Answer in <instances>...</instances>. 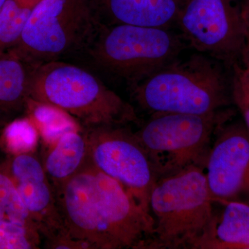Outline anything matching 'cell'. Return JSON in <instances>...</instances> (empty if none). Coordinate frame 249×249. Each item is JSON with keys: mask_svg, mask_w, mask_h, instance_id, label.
Here are the masks:
<instances>
[{"mask_svg": "<svg viewBox=\"0 0 249 249\" xmlns=\"http://www.w3.org/2000/svg\"><path fill=\"white\" fill-rule=\"evenodd\" d=\"M83 131L91 163L120 183L150 214V196L157 178L134 132L127 125L98 126Z\"/></svg>", "mask_w": 249, "mask_h": 249, "instance_id": "9c48e42d", "label": "cell"}, {"mask_svg": "<svg viewBox=\"0 0 249 249\" xmlns=\"http://www.w3.org/2000/svg\"><path fill=\"white\" fill-rule=\"evenodd\" d=\"M218 126L205 160L206 181L214 203L249 205V133L244 122Z\"/></svg>", "mask_w": 249, "mask_h": 249, "instance_id": "30bf717a", "label": "cell"}, {"mask_svg": "<svg viewBox=\"0 0 249 249\" xmlns=\"http://www.w3.org/2000/svg\"><path fill=\"white\" fill-rule=\"evenodd\" d=\"M104 24L169 29L176 24L184 0H93Z\"/></svg>", "mask_w": 249, "mask_h": 249, "instance_id": "7c38bea8", "label": "cell"}, {"mask_svg": "<svg viewBox=\"0 0 249 249\" xmlns=\"http://www.w3.org/2000/svg\"><path fill=\"white\" fill-rule=\"evenodd\" d=\"M242 16L245 21L247 37L249 36V0H241Z\"/></svg>", "mask_w": 249, "mask_h": 249, "instance_id": "7402d4cb", "label": "cell"}, {"mask_svg": "<svg viewBox=\"0 0 249 249\" xmlns=\"http://www.w3.org/2000/svg\"><path fill=\"white\" fill-rule=\"evenodd\" d=\"M41 0H16V1L24 7L33 9L36 4H38Z\"/></svg>", "mask_w": 249, "mask_h": 249, "instance_id": "cb8c5ba5", "label": "cell"}, {"mask_svg": "<svg viewBox=\"0 0 249 249\" xmlns=\"http://www.w3.org/2000/svg\"><path fill=\"white\" fill-rule=\"evenodd\" d=\"M29 98L63 109L83 128L138 124L132 105L89 71L58 60L34 67Z\"/></svg>", "mask_w": 249, "mask_h": 249, "instance_id": "277c9868", "label": "cell"}, {"mask_svg": "<svg viewBox=\"0 0 249 249\" xmlns=\"http://www.w3.org/2000/svg\"><path fill=\"white\" fill-rule=\"evenodd\" d=\"M25 112L34 121L47 147L53 145L67 132L83 129L74 118L63 109L30 98L28 99Z\"/></svg>", "mask_w": 249, "mask_h": 249, "instance_id": "2e32d148", "label": "cell"}, {"mask_svg": "<svg viewBox=\"0 0 249 249\" xmlns=\"http://www.w3.org/2000/svg\"><path fill=\"white\" fill-rule=\"evenodd\" d=\"M5 163L42 241L65 231L55 191L42 160L29 153L11 156Z\"/></svg>", "mask_w": 249, "mask_h": 249, "instance_id": "8fae6325", "label": "cell"}, {"mask_svg": "<svg viewBox=\"0 0 249 249\" xmlns=\"http://www.w3.org/2000/svg\"><path fill=\"white\" fill-rule=\"evenodd\" d=\"M31 11L16 0H6L0 11V54L17 45Z\"/></svg>", "mask_w": 249, "mask_h": 249, "instance_id": "d6986e66", "label": "cell"}, {"mask_svg": "<svg viewBox=\"0 0 249 249\" xmlns=\"http://www.w3.org/2000/svg\"><path fill=\"white\" fill-rule=\"evenodd\" d=\"M231 98L243 118L249 133V70L236 62L232 66Z\"/></svg>", "mask_w": 249, "mask_h": 249, "instance_id": "44dd1931", "label": "cell"}, {"mask_svg": "<svg viewBox=\"0 0 249 249\" xmlns=\"http://www.w3.org/2000/svg\"><path fill=\"white\" fill-rule=\"evenodd\" d=\"M101 24L93 0H41L9 51L36 67L86 52Z\"/></svg>", "mask_w": 249, "mask_h": 249, "instance_id": "5b68a950", "label": "cell"}, {"mask_svg": "<svg viewBox=\"0 0 249 249\" xmlns=\"http://www.w3.org/2000/svg\"><path fill=\"white\" fill-rule=\"evenodd\" d=\"M213 204L201 165L157 180L149 203L153 232L144 249H201L212 228Z\"/></svg>", "mask_w": 249, "mask_h": 249, "instance_id": "7a4b0ae2", "label": "cell"}, {"mask_svg": "<svg viewBox=\"0 0 249 249\" xmlns=\"http://www.w3.org/2000/svg\"><path fill=\"white\" fill-rule=\"evenodd\" d=\"M55 193L67 233L89 249H144L151 237V215L90 160Z\"/></svg>", "mask_w": 249, "mask_h": 249, "instance_id": "6da1fadb", "label": "cell"}, {"mask_svg": "<svg viewBox=\"0 0 249 249\" xmlns=\"http://www.w3.org/2000/svg\"><path fill=\"white\" fill-rule=\"evenodd\" d=\"M182 40L164 28L102 24L86 52L101 70L132 87L178 58Z\"/></svg>", "mask_w": 249, "mask_h": 249, "instance_id": "8992f818", "label": "cell"}, {"mask_svg": "<svg viewBox=\"0 0 249 249\" xmlns=\"http://www.w3.org/2000/svg\"><path fill=\"white\" fill-rule=\"evenodd\" d=\"M130 89L137 104L152 114H212L231 98L220 64L201 53L175 59Z\"/></svg>", "mask_w": 249, "mask_h": 249, "instance_id": "3957f363", "label": "cell"}, {"mask_svg": "<svg viewBox=\"0 0 249 249\" xmlns=\"http://www.w3.org/2000/svg\"><path fill=\"white\" fill-rule=\"evenodd\" d=\"M0 219L39 232L38 227L23 202L5 162L0 165Z\"/></svg>", "mask_w": 249, "mask_h": 249, "instance_id": "e0dca14e", "label": "cell"}, {"mask_svg": "<svg viewBox=\"0 0 249 249\" xmlns=\"http://www.w3.org/2000/svg\"><path fill=\"white\" fill-rule=\"evenodd\" d=\"M88 142L83 129L62 136L42 160L54 191L78 173L89 161Z\"/></svg>", "mask_w": 249, "mask_h": 249, "instance_id": "5bb4252c", "label": "cell"}, {"mask_svg": "<svg viewBox=\"0 0 249 249\" xmlns=\"http://www.w3.org/2000/svg\"><path fill=\"white\" fill-rule=\"evenodd\" d=\"M6 1V0H0V11H1V9H2L3 6H4Z\"/></svg>", "mask_w": 249, "mask_h": 249, "instance_id": "d4e9b609", "label": "cell"}, {"mask_svg": "<svg viewBox=\"0 0 249 249\" xmlns=\"http://www.w3.org/2000/svg\"><path fill=\"white\" fill-rule=\"evenodd\" d=\"M34 69L11 51L0 54V127L25 112Z\"/></svg>", "mask_w": 249, "mask_h": 249, "instance_id": "4fadbf2b", "label": "cell"}, {"mask_svg": "<svg viewBox=\"0 0 249 249\" xmlns=\"http://www.w3.org/2000/svg\"><path fill=\"white\" fill-rule=\"evenodd\" d=\"M42 242L38 232L0 219V249H37Z\"/></svg>", "mask_w": 249, "mask_h": 249, "instance_id": "ffe728a7", "label": "cell"}, {"mask_svg": "<svg viewBox=\"0 0 249 249\" xmlns=\"http://www.w3.org/2000/svg\"><path fill=\"white\" fill-rule=\"evenodd\" d=\"M176 24L199 53L232 66L247 40L241 0H184Z\"/></svg>", "mask_w": 249, "mask_h": 249, "instance_id": "ba28073f", "label": "cell"}, {"mask_svg": "<svg viewBox=\"0 0 249 249\" xmlns=\"http://www.w3.org/2000/svg\"><path fill=\"white\" fill-rule=\"evenodd\" d=\"M40 136L34 121L28 116L16 118L6 124L1 133L0 143L11 156L34 153Z\"/></svg>", "mask_w": 249, "mask_h": 249, "instance_id": "ac0fdd59", "label": "cell"}, {"mask_svg": "<svg viewBox=\"0 0 249 249\" xmlns=\"http://www.w3.org/2000/svg\"><path fill=\"white\" fill-rule=\"evenodd\" d=\"M212 228L201 249H249V205L217 203Z\"/></svg>", "mask_w": 249, "mask_h": 249, "instance_id": "9a60e30c", "label": "cell"}, {"mask_svg": "<svg viewBox=\"0 0 249 249\" xmlns=\"http://www.w3.org/2000/svg\"><path fill=\"white\" fill-rule=\"evenodd\" d=\"M228 118L221 111L204 115L154 114L134 134L158 180L189 165H202L213 136Z\"/></svg>", "mask_w": 249, "mask_h": 249, "instance_id": "52a82bcc", "label": "cell"}, {"mask_svg": "<svg viewBox=\"0 0 249 249\" xmlns=\"http://www.w3.org/2000/svg\"><path fill=\"white\" fill-rule=\"evenodd\" d=\"M240 60H242V65L249 70V36H247L245 45L241 55Z\"/></svg>", "mask_w": 249, "mask_h": 249, "instance_id": "603a6c76", "label": "cell"}]
</instances>
